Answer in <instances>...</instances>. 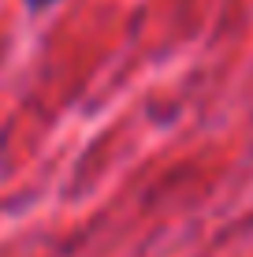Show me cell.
Returning <instances> with one entry per match:
<instances>
[{
    "label": "cell",
    "mask_w": 253,
    "mask_h": 257,
    "mask_svg": "<svg viewBox=\"0 0 253 257\" xmlns=\"http://www.w3.org/2000/svg\"><path fill=\"white\" fill-rule=\"evenodd\" d=\"M26 4H30L34 12H41V8H52V4H60V0H26Z\"/></svg>",
    "instance_id": "1"
}]
</instances>
